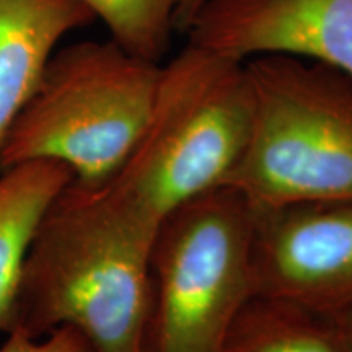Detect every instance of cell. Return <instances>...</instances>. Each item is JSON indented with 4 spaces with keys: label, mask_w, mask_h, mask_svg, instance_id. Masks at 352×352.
I'll list each match as a JSON object with an SVG mask.
<instances>
[{
    "label": "cell",
    "mask_w": 352,
    "mask_h": 352,
    "mask_svg": "<svg viewBox=\"0 0 352 352\" xmlns=\"http://www.w3.org/2000/svg\"><path fill=\"white\" fill-rule=\"evenodd\" d=\"M157 232L103 184L69 183L34 232L6 333L70 327L96 352H148Z\"/></svg>",
    "instance_id": "1"
},
{
    "label": "cell",
    "mask_w": 352,
    "mask_h": 352,
    "mask_svg": "<svg viewBox=\"0 0 352 352\" xmlns=\"http://www.w3.org/2000/svg\"><path fill=\"white\" fill-rule=\"evenodd\" d=\"M252 120L246 60L188 43L162 65L138 145L104 188L160 228L188 201L223 186Z\"/></svg>",
    "instance_id": "2"
},
{
    "label": "cell",
    "mask_w": 352,
    "mask_h": 352,
    "mask_svg": "<svg viewBox=\"0 0 352 352\" xmlns=\"http://www.w3.org/2000/svg\"><path fill=\"white\" fill-rule=\"evenodd\" d=\"M252 120L223 186L254 214L352 201V80L289 54L246 60Z\"/></svg>",
    "instance_id": "3"
},
{
    "label": "cell",
    "mask_w": 352,
    "mask_h": 352,
    "mask_svg": "<svg viewBox=\"0 0 352 352\" xmlns=\"http://www.w3.org/2000/svg\"><path fill=\"white\" fill-rule=\"evenodd\" d=\"M160 70V63L111 38L54 52L0 145V171L57 160L72 170L74 182H108L147 126Z\"/></svg>",
    "instance_id": "4"
},
{
    "label": "cell",
    "mask_w": 352,
    "mask_h": 352,
    "mask_svg": "<svg viewBox=\"0 0 352 352\" xmlns=\"http://www.w3.org/2000/svg\"><path fill=\"white\" fill-rule=\"evenodd\" d=\"M254 223L230 186L188 201L162 222L151 256L148 352H222L254 296Z\"/></svg>",
    "instance_id": "5"
},
{
    "label": "cell",
    "mask_w": 352,
    "mask_h": 352,
    "mask_svg": "<svg viewBox=\"0 0 352 352\" xmlns=\"http://www.w3.org/2000/svg\"><path fill=\"white\" fill-rule=\"evenodd\" d=\"M254 296L328 315L352 302V201L254 214Z\"/></svg>",
    "instance_id": "6"
},
{
    "label": "cell",
    "mask_w": 352,
    "mask_h": 352,
    "mask_svg": "<svg viewBox=\"0 0 352 352\" xmlns=\"http://www.w3.org/2000/svg\"><path fill=\"white\" fill-rule=\"evenodd\" d=\"M186 34L241 60L305 57L352 80V0H206Z\"/></svg>",
    "instance_id": "7"
},
{
    "label": "cell",
    "mask_w": 352,
    "mask_h": 352,
    "mask_svg": "<svg viewBox=\"0 0 352 352\" xmlns=\"http://www.w3.org/2000/svg\"><path fill=\"white\" fill-rule=\"evenodd\" d=\"M95 20L82 0H0V145L57 43Z\"/></svg>",
    "instance_id": "8"
},
{
    "label": "cell",
    "mask_w": 352,
    "mask_h": 352,
    "mask_svg": "<svg viewBox=\"0 0 352 352\" xmlns=\"http://www.w3.org/2000/svg\"><path fill=\"white\" fill-rule=\"evenodd\" d=\"M72 182V170L57 160H33L0 171V331L7 329L34 232Z\"/></svg>",
    "instance_id": "9"
},
{
    "label": "cell",
    "mask_w": 352,
    "mask_h": 352,
    "mask_svg": "<svg viewBox=\"0 0 352 352\" xmlns=\"http://www.w3.org/2000/svg\"><path fill=\"white\" fill-rule=\"evenodd\" d=\"M222 352H342L324 315L280 298L253 296Z\"/></svg>",
    "instance_id": "10"
},
{
    "label": "cell",
    "mask_w": 352,
    "mask_h": 352,
    "mask_svg": "<svg viewBox=\"0 0 352 352\" xmlns=\"http://www.w3.org/2000/svg\"><path fill=\"white\" fill-rule=\"evenodd\" d=\"M131 54L160 63L176 33L175 0H82Z\"/></svg>",
    "instance_id": "11"
},
{
    "label": "cell",
    "mask_w": 352,
    "mask_h": 352,
    "mask_svg": "<svg viewBox=\"0 0 352 352\" xmlns=\"http://www.w3.org/2000/svg\"><path fill=\"white\" fill-rule=\"evenodd\" d=\"M0 352H96L91 342L76 328L63 327L50 333L46 340L30 338L21 331L8 333Z\"/></svg>",
    "instance_id": "12"
},
{
    "label": "cell",
    "mask_w": 352,
    "mask_h": 352,
    "mask_svg": "<svg viewBox=\"0 0 352 352\" xmlns=\"http://www.w3.org/2000/svg\"><path fill=\"white\" fill-rule=\"evenodd\" d=\"M324 318L342 352H352V302L340 310L324 315Z\"/></svg>",
    "instance_id": "13"
},
{
    "label": "cell",
    "mask_w": 352,
    "mask_h": 352,
    "mask_svg": "<svg viewBox=\"0 0 352 352\" xmlns=\"http://www.w3.org/2000/svg\"><path fill=\"white\" fill-rule=\"evenodd\" d=\"M206 0H175V26L176 33H188L192 20L201 10Z\"/></svg>",
    "instance_id": "14"
}]
</instances>
